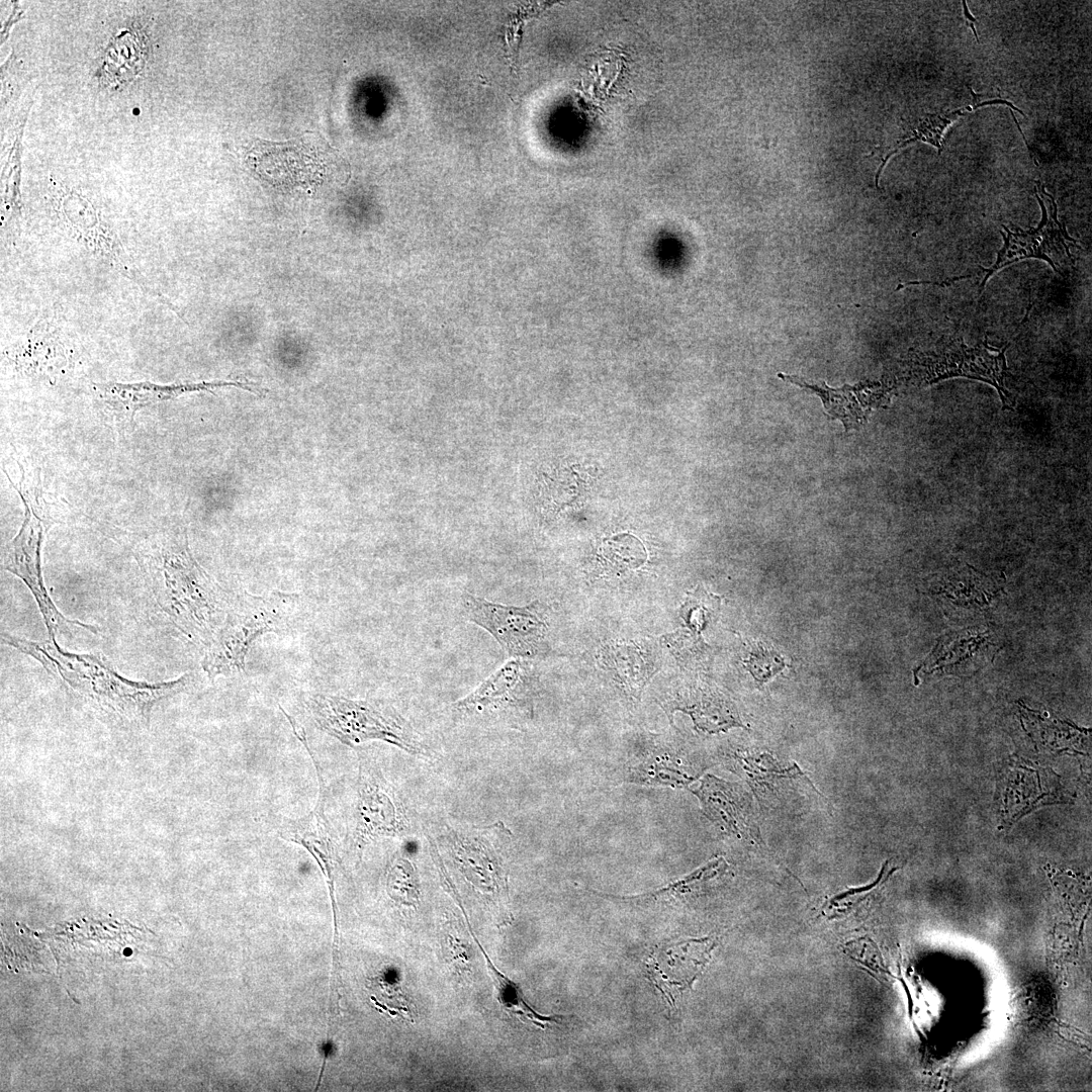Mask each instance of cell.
Instances as JSON below:
<instances>
[{
  "label": "cell",
  "mask_w": 1092,
  "mask_h": 1092,
  "mask_svg": "<svg viewBox=\"0 0 1092 1092\" xmlns=\"http://www.w3.org/2000/svg\"><path fill=\"white\" fill-rule=\"evenodd\" d=\"M147 573L156 601L189 639L207 646L231 601L192 557L185 535L169 534L147 554Z\"/></svg>",
  "instance_id": "obj_1"
},
{
  "label": "cell",
  "mask_w": 1092,
  "mask_h": 1092,
  "mask_svg": "<svg viewBox=\"0 0 1092 1092\" xmlns=\"http://www.w3.org/2000/svg\"><path fill=\"white\" fill-rule=\"evenodd\" d=\"M2 639L40 662L80 695L128 719L143 718L155 703L184 691L192 681L191 673L169 681H133L121 676L99 656L60 648L55 638L30 641L3 634Z\"/></svg>",
  "instance_id": "obj_2"
},
{
  "label": "cell",
  "mask_w": 1092,
  "mask_h": 1092,
  "mask_svg": "<svg viewBox=\"0 0 1092 1092\" xmlns=\"http://www.w3.org/2000/svg\"><path fill=\"white\" fill-rule=\"evenodd\" d=\"M298 602L297 595L282 592L239 594L206 646L202 667L209 677L244 671L251 644L265 633L286 630Z\"/></svg>",
  "instance_id": "obj_3"
},
{
  "label": "cell",
  "mask_w": 1092,
  "mask_h": 1092,
  "mask_svg": "<svg viewBox=\"0 0 1092 1092\" xmlns=\"http://www.w3.org/2000/svg\"><path fill=\"white\" fill-rule=\"evenodd\" d=\"M307 709L320 729L350 747L379 740L413 755H429L411 723L385 703L315 694Z\"/></svg>",
  "instance_id": "obj_4"
},
{
  "label": "cell",
  "mask_w": 1092,
  "mask_h": 1092,
  "mask_svg": "<svg viewBox=\"0 0 1092 1092\" xmlns=\"http://www.w3.org/2000/svg\"><path fill=\"white\" fill-rule=\"evenodd\" d=\"M1002 349L982 342L966 345L962 338L941 339L928 351L916 352L909 360L910 374L918 384L929 385L951 377L977 379L994 386L1004 408H1013L1006 388L1008 368Z\"/></svg>",
  "instance_id": "obj_5"
},
{
  "label": "cell",
  "mask_w": 1092,
  "mask_h": 1092,
  "mask_svg": "<svg viewBox=\"0 0 1092 1092\" xmlns=\"http://www.w3.org/2000/svg\"><path fill=\"white\" fill-rule=\"evenodd\" d=\"M15 487V485H13ZM25 505V517L18 534L6 545L3 567L18 576L33 595L51 638L59 634L71 635L77 629L96 632L90 625L63 616L51 600L43 583L40 566V547L47 530L54 523L46 516L37 502L20 487H15Z\"/></svg>",
  "instance_id": "obj_6"
},
{
  "label": "cell",
  "mask_w": 1092,
  "mask_h": 1092,
  "mask_svg": "<svg viewBox=\"0 0 1092 1092\" xmlns=\"http://www.w3.org/2000/svg\"><path fill=\"white\" fill-rule=\"evenodd\" d=\"M351 845L359 858L379 837H406L412 824L405 806L377 762L359 754Z\"/></svg>",
  "instance_id": "obj_7"
},
{
  "label": "cell",
  "mask_w": 1092,
  "mask_h": 1092,
  "mask_svg": "<svg viewBox=\"0 0 1092 1092\" xmlns=\"http://www.w3.org/2000/svg\"><path fill=\"white\" fill-rule=\"evenodd\" d=\"M462 606L467 620L487 631L509 655L533 658L545 650L548 625L539 601L517 607L465 593Z\"/></svg>",
  "instance_id": "obj_8"
},
{
  "label": "cell",
  "mask_w": 1092,
  "mask_h": 1092,
  "mask_svg": "<svg viewBox=\"0 0 1092 1092\" xmlns=\"http://www.w3.org/2000/svg\"><path fill=\"white\" fill-rule=\"evenodd\" d=\"M1035 197L1041 207V220L1036 228L1028 231L1009 230L1002 225L1004 244L997 254L995 263L988 269L981 268L984 277L981 292L988 279L1001 269L1026 259H1039L1049 263L1055 272L1063 263L1072 262L1071 248L1078 247L1058 218V208L1054 197L1045 191L1043 185L1036 182Z\"/></svg>",
  "instance_id": "obj_9"
},
{
  "label": "cell",
  "mask_w": 1092,
  "mask_h": 1092,
  "mask_svg": "<svg viewBox=\"0 0 1092 1092\" xmlns=\"http://www.w3.org/2000/svg\"><path fill=\"white\" fill-rule=\"evenodd\" d=\"M705 767L673 736L647 733L628 750L620 778L639 786L681 789L698 780Z\"/></svg>",
  "instance_id": "obj_10"
},
{
  "label": "cell",
  "mask_w": 1092,
  "mask_h": 1092,
  "mask_svg": "<svg viewBox=\"0 0 1092 1092\" xmlns=\"http://www.w3.org/2000/svg\"><path fill=\"white\" fill-rule=\"evenodd\" d=\"M246 158L261 180L282 189L311 187L322 180L326 171L322 153L313 146L297 141H257Z\"/></svg>",
  "instance_id": "obj_11"
},
{
  "label": "cell",
  "mask_w": 1092,
  "mask_h": 1092,
  "mask_svg": "<svg viewBox=\"0 0 1092 1092\" xmlns=\"http://www.w3.org/2000/svg\"><path fill=\"white\" fill-rule=\"evenodd\" d=\"M298 739L311 757L317 775L318 796L314 808L302 817L285 821L280 827L279 835L285 841L302 846L314 858L327 879L335 908L333 871L339 862V856L336 836L325 811L327 802L325 781L321 765L312 755L305 733L300 734Z\"/></svg>",
  "instance_id": "obj_12"
},
{
  "label": "cell",
  "mask_w": 1092,
  "mask_h": 1092,
  "mask_svg": "<svg viewBox=\"0 0 1092 1092\" xmlns=\"http://www.w3.org/2000/svg\"><path fill=\"white\" fill-rule=\"evenodd\" d=\"M714 947L712 939L694 938L667 943L649 956L647 978L672 1008L676 995L691 988L703 972Z\"/></svg>",
  "instance_id": "obj_13"
},
{
  "label": "cell",
  "mask_w": 1092,
  "mask_h": 1092,
  "mask_svg": "<svg viewBox=\"0 0 1092 1092\" xmlns=\"http://www.w3.org/2000/svg\"><path fill=\"white\" fill-rule=\"evenodd\" d=\"M1000 816L1012 824L1041 804L1061 800L1062 790L1052 771L1018 759L1008 760L999 777Z\"/></svg>",
  "instance_id": "obj_14"
},
{
  "label": "cell",
  "mask_w": 1092,
  "mask_h": 1092,
  "mask_svg": "<svg viewBox=\"0 0 1092 1092\" xmlns=\"http://www.w3.org/2000/svg\"><path fill=\"white\" fill-rule=\"evenodd\" d=\"M521 658L505 662L471 693L453 703L464 715H482L497 711H532V688L528 669Z\"/></svg>",
  "instance_id": "obj_15"
},
{
  "label": "cell",
  "mask_w": 1092,
  "mask_h": 1092,
  "mask_svg": "<svg viewBox=\"0 0 1092 1092\" xmlns=\"http://www.w3.org/2000/svg\"><path fill=\"white\" fill-rule=\"evenodd\" d=\"M691 792L699 799L705 816L723 833L758 841L759 830L751 798L740 786L706 775Z\"/></svg>",
  "instance_id": "obj_16"
},
{
  "label": "cell",
  "mask_w": 1092,
  "mask_h": 1092,
  "mask_svg": "<svg viewBox=\"0 0 1092 1092\" xmlns=\"http://www.w3.org/2000/svg\"><path fill=\"white\" fill-rule=\"evenodd\" d=\"M730 761L737 774L745 778L757 800L770 807H777L788 795L803 788L816 790L797 764L782 765L767 753L737 751L731 754Z\"/></svg>",
  "instance_id": "obj_17"
},
{
  "label": "cell",
  "mask_w": 1092,
  "mask_h": 1092,
  "mask_svg": "<svg viewBox=\"0 0 1092 1092\" xmlns=\"http://www.w3.org/2000/svg\"><path fill=\"white\" fill-rule=\"evenodd\" d=\"M670 723L675 711L688 714L699 731L713 734L745 727L733 703L717 690L693 687L671 692L660 702Z\"/></svg>",
  "instance_id": "obj_18"
},
{
  "label": "cell",
  "mask_w": 1092,
  "mask_h": 1092,
  "mask_svg": "<svg viewBox=\"0 0 1092 1092\" xmlns=\"http://www.w3.org/2000/svg\"><path fill=\"white\" fill-rule=\"evenodd\" d=\"M225 386H235L249 390L251 392H258V387L250 383L249 381H211V382H197V383H182L173 385H156L148 382L134 383V384H109L106 386L107 393L114 396L116 400L121 402L125 407L131 411H135L140 407L155 403L157 401L166 400L177 397L183 393L201 390H212Z\"/></svg>",
  "instance_id": "obj_19"
},
{
  "label": "cell",
  "mask_w": 1092,
  "mask_h": 1092,
  "mask_svg": "<svg viewBox=\"0 0 1092 1092\" xmlns=\"http://www.w3.org/2000/svg\"><path fill=\"white\" fill-rule=\"evenodd\" d=\"M972 95L975 97L974 104L972 105L959 108L948 113H926L924 116L919 117L914 123H912L906 136L903 138L900 142H898L894 146V148L891 149L882 159V163L876 173V185L878 186L882 171L890 158L896 153H898L902 148L914 142L922 141L924 143H928L931 146L936 147L938 149V154H940L943 148V132L947 128V126L951 124L956 119H958V117L964 116L978 107L997 103L1007 104L1012 109H1015L1020 114L1024 115V113L1020 109H1018L1011 102H1008L1006 100L994 99L982 101L978 99L979 95H975V93L973 92Z\"/></svg>",
  "instance_id": "obj_20"
},
{
  "label": "cell",
  "mask_w": 1092,
  "mask_h": 1092,
  "mask_svg": "<svg viewBox=\"0 0 1092 1092\" xmlns=\"http://www.w3.org/2000/svg\"><path fill=\"white\" fill-rule=\"evenodd\" d=\"M469 930L477 945L479 946L482 956L485 959L488 972L493 980L494 987L496 989V996L502 1007L511 1015L520 1018L522 1021H529L534 1026L541 1029H545L551 1024L559 1023L564 1016L562 1015H543L537 1012L532 1005L528 1003L523 992L519 986L512 981L505 974L499 972L494 964L490 961L487 953L484 951L482 945L475 937L473 930L469 923Z\"/></svg>",
  "instance_id": "obj_21"
},
{
  "label": "cell",
  "mask_w": 1092,
  "mask_h": 1092,
  "mask_svg": "<svg viewBox=\"0 0 1092 1092\" xmlns=\"http://www.w3.org/2000/svg\"><path fill=\"white\" fill-rule=\"evenodd\" d=\"M728 864L725 859L719 856L711 859L706 864L697 869L686 877L678 879L677 881L672 882L666 887L660 888L658 890L636 896H608L616 900H621L628 903H635L638 905L671 901L673 899H678L696 893L704 885L723 875L726 872Z\"/></svg>",
  "instance_id": "obj_22"
},
{
  "label": "cell",
  "mask_w": 1092,
  "mask_h": 1092,
  "mask_svg": "<svg viewBox=\"0 0 1092 1092\" xmlns=\"http://www.w3.org/2000/svg\"><path fill=\"white\" fill-rule=\"evenodd\" d=\"M389 897L400 905L414 906L419 900L418 880L415 867L402 854L391 860L386 877Z\"/></svg>",
  "instance_id": "obj_23"
},
{
  "label": "cell",
  "mask_w": 1092,
  "mask_h": 1092,
  "mask_svg": "<svg viewBox=\"0 0 1092 1092\" xmlns=\"http://www.w3.org/2000/svg\"><path fill=\"white\" fill-rule=\"evenodd\" d=\"M719 601L718 597L703 589L689 594L679 614L693 634L700 636L707 622L712 619L718 609Z\"/></svg>",
  "instance_id": "obj_24"
},
{
  "label": "cell",
  "mask_w": 1092,
  "mask_h": 1092,
  "mask_svg": "<svg viewBox=\"0 0 1092 1092\" xmlns=\"http://www.w3.org/2000/svg\"><path fill=\"white\" fill-rule=\"evenodd\" d=\"M745 663L759 685L767 681L785 667V662L778 653L760 646L751 649Z\"/></svg>",
  "instance_id": "obj_25"
},
{
  "label": "cell",
  "mask_w": 1092,
  "mask_h": 1092,
  "mask_svg": "<svg viewBox=\"0 0 1092 1092\" xmlns=\"http://www.w3.org/2000/svg\"><path fill=\"white\" fill-rule=\"evenodd\" d=\"M963 8H964V16H965V18H966V20H967V24H968V25H969V26L971 27V29L973 30V32H974V34H975V37H976V38H977V40L979 41V38H978V34H977L976 28H975V26H974V23H976V19H975V17H974V16H972V14L970 13V11H969V9H968V6H967V4H966V2H965V1H963Z\"/></svg>",
  "instance_id": "obj_26"
}]
</instances>
